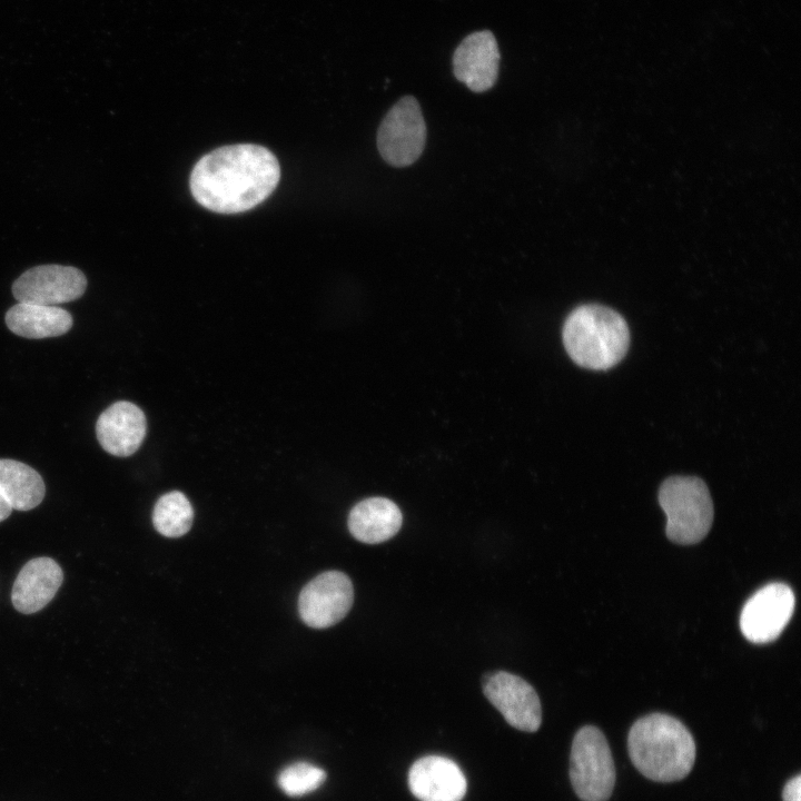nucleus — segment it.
Wrapping results in <instances>:
<instances>
[{
	"mask_svg": "<svg viewBox=\"0 0 801 801\" xmlns=\"http://www.w3.org/2000/svg\"><path fill=\"white\" fill-rule=\"evenodd\" d=\"M192 520V506L181 492L166 493L155 504L152 523L155 528L164 536H182L190 530Z\"/></svg>",
	"mask_w": 801,
	"mask_h": 801,
	"instance_id": "a211bd4d",
	"label": "nucleus"
},
{
	"mask_svg": "<svg viewBox=\"0 0 801 801\" xmlns=\"http://www.w3.org/2000/svg\"><path fill=\"white\" fill-rule=\"evenodd\" d=\"M408 788L419 801H462L467 782L453 760L442 755H426L412 764Z\"/></svg>",
	"mask_w": 801,
	"mask_h": 801,
	"instance_id": "f8f14e48",
	"label": "nucleus"
},
{
	"mask_svg": "<svg viewBox=\"0 0 801 801\" xmlns=\"http://www.w3.org/2000/svg\"><path fill=\"white\" fill-rule=\"evenodd\" d=\"M325 779L323 769L307 762H296L279 773L277 782L287 795L299 797L316 790Z\"/></svg>",
	"mask_w": 801,
	"mask_h": 801,
	"instance_id": "6ab92c4d",
	"label": "nucleus"
},
{
	"mask_svg": "<svg viewBox=\"0 0 801 801\" xmlns=\"http://www.w3.org/2000/svg\"><path fill=\"white\" fill-rule=\"evenodd\" d=\"M570 779L582 801H607L615 785V767L605 735L593 725L574 735L570 755Z\"/></svg>",
	"mask_w": 801,
	"mask_h": 801,
	"instance_id": "39448f33",
	"label": "nucleus"
},
{
	"mask_svg": "<svg viewBox=\"0 0 801 801\" xmlns=\"http://www.w3.org/2000/svg\"><path fill=\"white\" fill-rule=\"evenodd\" d=\"M627 751L637 771L655 782L684 779L695 761V742L688 728L664 713H651L631 726Z\"/></svg>",
	"mask_w": 801,
	"mask_h": 801,
	"instance_id": "f03ea898",
	"label": "nucleus"
},
{
	"mask_svg": "<svg viewBox=\"0 0 801 801\" xmlns=\"http://www.w3.org/2000/svg\"><path fill=\"white\" fill-rule=\"evenodd\" d=\"M354 602L350 578L339 571H327L307 583L298 599L301 620L310 627L326 629L343 620Z\"/></svg>",
	"mask_w": 801,
	"mask_h": 801,
	"instance_id": "0eeeda50",
	"label": "nucleus"
},
{
	"mask_svg": "<svg viewBox=\"0 0 801 801\" xmlns=\"http://www.w3.org/2000/svg\"><path fill=\"white\" fill-rule=\"evenodd\" d=\"M426 126L417 100L399 99L386 113L377 131V148L383 159L394 167L412 165L422 155Z\"/></svg>",
	"mask_w": 801,
	"mask_h": 801,
	"instance_id": "423d86ee",
	"label": "nucleus"
},
{
	"mask_svg": "<svg viewBox=\"0 0 801 801\" xmlns=\"http://www.w3.org/2000/svg\"><path fill=\"white\" fill-rule=\"evenodd\" d=\"M562 335L572 360L589 369L613 367L630 345L625 319L617 312L596 304L575 308L566 318Z\"/></svg>",
	"mask_w": 801,
	"mask_h": 801,
	"instance_id": "7ed1b4c3",
	"label": "nucleus"
},
{
	"mask_svg": "<svg viewBox=\"0 0 801 801\" xmlns=\"http://www.w3.org/2000/svg\"><path fill=\"white\" fill-rule=\"evenodd\" d=\"M402 522V512L394 502L385 497H369L350 510L348 528L356 540L378 544L392 538Z\"/></svg>",
	"mask_w": 801,
	"mask_h": 801,
	"instance_id": "2eb2a0df",
	"label": "nucleus"
},
{
	"mask_svg": "<svg viewBox=\"0 0 801 801\" xmlns=\"http://www.w3.org/2000/svg\"><path fill=\"white\" fill-rule=\"evenodd\" d=\"M0 491L12 510L29 511L43 500L46 488L40 474L14 459H0Z\"/></svg>",
	"mask_w": 801,
	"mask_h": 801,
	"instance_id": "f3484780",
	"label": "nucleus"
},
{
	"mask_svg": "<svg viewBox=\"0 0 801 801\" xmlns=\"http://www.w3.org/2000/svg\"><path fill=\"white\" fill-rule=\"evenodd\" d=\"M87 288L85 274L76 267L40 265L26 270L12 284L18 303L56 306L80 298Z\"/></svg>",
	"mask_w": 801,
	"mask_h": 801,
	"instance_id": "1a4fd4ad",
	"label": "nucleus"
},
{
	"mask_svg": "<svg viewBox=\"0 0 801 801\" xmlns=\"http://www.w3.org/2000/svg\"><path fill=\"white\" fill-rule=\"evenodd\" d=\"M500 51L490 30L468 34L453 55L454 75L474 92L491 89L498 75Z\"/></svg>",
	"mask_w": 801,
	"mask_h": 801,
	"instance_id": "9b49d317",
	"label": "nucleus"
},
{
	"mask_svg": "<svg viewBox=\"0 0 801 801\" xmlns=\"http://www.w3.org/2000/svg\"><path fill=\"white\" fill-rule=\"evenodd\" d=\"M783 801H801V774L788 780L782 790Z\"/></svg>",
	"mask_w": 801,
	"mask_h": 801,
	"instance_id": "aec40b11",
	"label": "nucleus"
},
{
	"mask_svg": "<svg viewBox=\"0 0 801 801\" xmlns=\"http://www.w3.org/2000/svg\"><path fill=\"white\" fill-rule=\"evenodd\" d=\"M794 594L784 583H770L756 591L740 615L742 634L753 643L775 640L789 623L794 610Z\"/></svg>",
	"mask_w": 801,
	"mask_h": 801,
	"instance_id": "6e6552de",
	"label": "nucleus"
},
{
	"mask_svg": "<svg viewBox=\"0 0 801 801\" xmlns=\"http://www.w3.org/2000/svg\"><path fill=\"white\" fill-rule=\"evenodd\" d=\"M483 692L513 728L535 732L542 722L540 698L534 688L521 676L506 671L487 673Z\"/></svg>",
	"mask_w": 801,
	"mask_h": 801,
	"instance_id": "9d476101",
	"label": "nucleus"
},
{
	"mask_svg": "<svg viewBox=\"0 0 801 801\" xmlns=\"http://www.w3.org/2000/svg\"><path fill=\"white\" fill-rule=\"evenodd\" d=\"M6 324L18 336L40 339L66 334L72 316L57 306L18 303L7 312Z\"/></svg>",
	"mask_w": 801,
	"mask_h": 801,
	"instance_id": "dca6fc26",
	"label": "nucleus"
},
{
	"mask_svg": "<svg viewBox=\"0 0 801 801\" xmlns=\"http://www.w3.org/2000/svg\"><path fill=\"white\" fill-rule=\"evenodd\" d=\"M146 428L144 412L130 402L120 400L100 414L96 424V434L107 453L126 457L140 447Z\"/></svg>",
	"mask_w": 801,
	"mask_h": 801,
	"instance_id": "ddd939ff",
	"label": "nucleus"
},
{
	"mask_svg": "<svg viewBox=\"0 0 801 801\" xmlns=\"http://www.w3.org/2000/svg\"><path fill=\"white\" fill-rule=\"evenodd\" d=\"M280 178L275 155L254 144L217 148L198 160L190 191L202 207L219 214L247 211L266 200Z\"/></svg>",
	"mask_w": 801,
	"mask_h": 801,
	"instance_id": "f257e3e1",
	"label": "nucleus"
},
{
	"mask_svg": "<svg viewBox=\"0 0 801 801\" xmlns=\"http://www.w3.org/2000/svg\"><path fill=\"white\" fill-rule=\"evenodd\" d=\"M659 503L666 515V536L672 542L695 544L709 533L713 503L702 479L693 476L666 478L659 491Z\"/></svg>",
	"mask_w": 801,
	"mask_h": 801,
	"instance_id": "20e7f679",
	"label": "nucleus"
},
{
	"mask_svg": "<svg viewBox=\"0 0 801 801\" xmlns=\"http://www.w3.org/2000/svg\"><path fill=\"white\" fill-rule=\"evenodd\" d=\"M12 507L0 491V522L4 521L11 514Z\"/></svg>",
	"mask_w": 801,
	"mask_h": 801,
	"instance_id": "412c9836",
	"label": "nucleus"
},
{
	"mask_svg": "<svg viewBox=\"0 0 801 801\" xmlns=\"http://www.w3.org/2000/svg\"><path fill=\"white\" fill-rule=\"evenodd\" d=\"M63 580L60 565L50 557L30 560L20 570L12 587L14 609L32 614L43 609L56 595Z\"/></svg>",
	"mask_w": 801,
	"mask_h": 801,
	"instance_id": "4468645a",
	"label": "nucleus"
}]
</instances>
